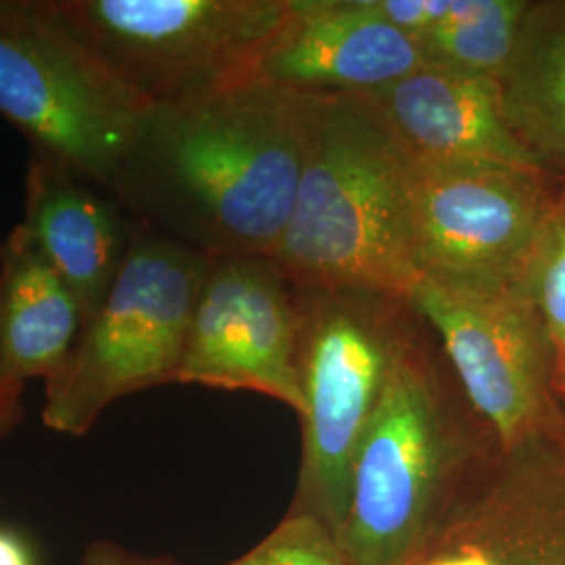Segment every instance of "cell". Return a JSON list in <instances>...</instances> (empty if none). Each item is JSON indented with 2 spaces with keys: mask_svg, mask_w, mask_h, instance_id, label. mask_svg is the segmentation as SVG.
Instances as JSON below:
<instances>
[{
  "mask_svg": "<svg viewBox=\"0 0 565 565\" xmlns=\"http://www.w3.org/2000/svg\"><path fill=\"white\" fill-rule=\"evenodd\" d=\"M149 109L63 20L57 0H0V116L34 153L111 193Z\"/></svg>",
  "mask_w": 565,
  "mask_h": 565,
  "instance_id": "5",
  "label": "cell"
},
{
  "mask_svg": "<svg viewBox=\"0 0 565 565\" xmlns=\"http://www.w3.org/2000/svg\"><path fill=\"white\" fill-rule=\"evenodd\" d=\"M81 303L23 224L2 242L0 364L15 382L51 380L81 338Z\"/></svg>",
  "mask_w": 565,
  "mask_h": 565,
  "instance_id": "15",
  "label": "cell"
},
{
  "mask_svg": "<svg viewBox=\"0 0 565 565\" xmlns=\"http://www.w3.org/2000/svg\"><path fill=\"white\" fill-rule=\"evenodd\" d=\"M404 565H565V434L494 446Z\"/></svg>",
  "mask_w": 565,
  "mask_h": 565,
  "instance_id": "11",
  "label": "cell"
},
{
  "mask_svg": "<svg viewBox=\"0 0 565 565\" xmlns=\"http://www.w3.org/2000/svg\"><path fill=\"white\" fill-rule=\"evenodd\" d=\"M296 103L302 170L270 263L296 289L408 302L424 268L401 145L364 97L296 95Z\"/></svg>",
  "mask_w": 565,
  "mask_h": 565,
  "instance_id": "2",
  "label": "cell"
},
{
  "mask_svg": "<svg viewBox=\"0 0 565 565\" xmlns=\"http://www.w3.org/2000/svg\"><path fill=\"white\" fill-rule=\"evenodd\" d=\"M23 226L81 303L88 323L109 296L137 221L70 168L34 153L25 177Z\"/></svg>",
  "mask_w": 565,
  "mask_h": 565,
  "instance_id": "14",
  "label": "cell"
},
{
  "mask_svg": "<svg viewBox=\"0 0 565 565\" xmlns=\"http://www.w3.org/2000/svg\"><path fill=\"white\" fill-rule=\"evenodd\" d=\"M23 384L7 375L0 364V438L11 434L23 419Z\"/></svg>",
  "mask_w": 565,
  "mask_h": 565,
  "instance_id": "21",
  "label": "cell"
},
{
  "mask_svg": "<svg viewBox=\"0 0 565 565\" xmlns=\"http://www.w3.org/2000/svg\"><path fill=\"white\" fill-rule=\"evenodd\" d=\"M373 9L406 36L422 41L452 11L455 0H371Z\"/></svg>",
  "mask_w": 565,
  "mask_h": 565,
  "instance_id": "20",
  "label": "cell"
},
{
  "mask_svg": "<svg viewBox=\"0 0 565 565\" xmlns=\"http://www.w3.org/2000/svg\"><path fill=\"white\" fill-rule=\"evenodd\" d=\"M499 84L513 135L545 174L565 184V0L530 2Z\"/></svg>",
  "mask_w": 565,
  "mask_h": 565,
  "instance_id": "16",
  "label": "cell"
},
{
  "mask_svg": "<svg viewBox=\"0 0 565 565\" xmlns=\"http://www.w3.org/2000/svg\"><path fill=\"white\" fill-rule=\"evenodd\" d=\"M406 162L424 275L524 281L565 184L505 163Z\"/></svg>",
  "mask_w": 565,
  "mask_h": 565,
  "instance_id": "9",
  "label": "cell"
},
{
  "mask_svg": "<svg viewBox=\"0 0 565 565\" xmlns=\"http://www.w3.org/2000/svg\"><path fill=\"white\" fill-rule=\"evenodd\" d=\"M300 170L296 95L247 78L151 107L111 195L135 221L212 260L270 258Z\"/></svg>",
  "mask_w": 565,
  "mask_h": 565,
  "instance_id": "1",
  "label": "cell"
},
{
  "mask_svg": "<svg viewBox=\"0 0 565 565\" xmlns=\"http://www.w3.org/2000/svg\"><path fill=\"white\" fill-rule=\"evenodd\" d=\"M300 303L270 258L212 260L179 380L247 390L303 413Z\"/></svg>",
  "mask_w": 565,
  "mask_h": 565,
  "instance_id": "10",
  "label": "cell"
},
{
  "mask_svg": "<svg viewBox=\"0 0 565 565\" xmlns=\"http://www.w3.org/2000/svg\"><path fill=\"white\" fill-rule=\"evenodd\" d=\"M0 264H2V243H0Z\"/></svg>",
  "mask_w": 565,
  "mask_h": 565,
  "instance_id": "25",
  "label": "cell"
},
{
  "mask_svg": "<svg viewBox=\"0 0 565 565\" xmlns=\"http://www.w3.org/2000/svg\"><path fill=\"white\" fill-rule=\"evenodd\" d=\"M497 446L452 371L408 321L359 446L338 543L356 565H404Z\"/></svg>",
  "mask_w": 565,
  "mask_h": 565,
  "instance_id": "3",
  "label": "cell"
},
{
  "mask_svg": "<svg viewBox=\"0 0 565 565\" xmlns=\"http://www.w3.org/2000/svg\"><path fill=\"white\" fill-rule=\"evenodd\" d=\"M361 97L411 158L541 170L509 126L494 76L424 65Z\"/></svg>",
  "mask_w": 565,
  "mask_h": 565,
  "instance_id": "13",
  "label": "cell"
},
{
  "mask_svg": "<svg viewBox=\"0 0 565 565\" xmlns=\"http://www.w3.org/2000/svg\"><path fill=\"white\" fill-rule=\"evenodd\" d=\"M296 296L302 323V463L289 511L321 520L338 536L354 459L413 308L366 291L296 289Z\"/></svg>",
  "mask_w": 565,
  "mask_h": 565,
  "instance_id": "6",
  "label": "cell"
},
{
  "mask_svg": "<svg viewBox=\"0 0 565 565\" xmlns=\"http://www.w3.org/2000/svg\"><path fill=\"white\" fill-rule=\"evenodd\" d=\"M553 385L557 398L565 403V342L553 350Z\"/></svg>",
  "mask_w": 565,
  "mask_h": 565,
  "instance_id": "24",
  "label": "cell"
},
{
  "mask_svg": "<svg viewBox=\"0 0 565 565\" xmlns=\"http://www.w3.org/2000/svg\"><path fill=\"white\" fill-rule=\"evenodd\" d=\"M530 0H455L445 23L419 42L425 65L499 78L513 57Z\"/></svg>",
  "mask_w": 565,
  "mask_h": 565,
  "instance_id": "17",
  "label": "cell"
},
{
  "mask_svg": "<svg viewBox=\"0 0 565 565\" xmlns=\"http://www.w3.org/2000/svg\"><path fill=\"white\" fill-rule=\"evenodd\" d=\"M81 565H172L163 559H147L126 551L124 546L114 543H95L88 546L82 555Z\"/></svg>",
  "mask_w": 565,
  "mask_h": 565,
  "instance_id": "22",
  "label": "cell"
},
{
  "mask_svg": "<svg viewBox=\"0 0 565 565\" xmlns=\"http://www.w3.org/2000/svg\"><path fill=\"white\" fill-rule=\"evenodd\" d=\"M82 42L149 107L247 81L289 0H57Z\"/></svg>",
  "mask_w": 565,
  "mask_h": 565,
  "instance_id": "8",
  "label": "cell"
},
{
  "mask_svg": "<svg viewBox=\"0 0 565 565\" xmlns=\"http://www.w3.org/2000/svg\"><path fill=\"white\" fill-rule=\"evenodd\" d=\"M0 565H34L28 543L18 532L0 527Z\"/></svg>",
  "mask_w": 565,
  "mask_h": 565,
  "instance_id": "23",
  "label": "cell"
},
{
  "mask_svg": "<svg viewBox=\"0 0 565 565\" xmlns=\"http://www.w3.org/2000/svg\"><path fill=\"white\" fill-rule=\"evenodd\" d=\"M424 65L419 42L371 0H289L247 78L291 95L361 97Z\"/></svg>",
  "mask_w": 565,
  "mask_h": 565,
  "instance_id": "12",
  "label": "cell"
},
{
  "mask_svg": "<svg viewBox=\"0 0 565 565\" xmlns=\"http://www.w3.org/2000/svg\"><path fill=\"white\" fill-rule=\"evenodd\" d=\"M524 281L555 350L565 342V191L532 254Z\"/></svg>",
  "mask_w": 565,
  "mask_h": 565,
  "instance_id": "19",
  "label": "cell"
},
{
  "mask_svg": "<svg viewBox=\"0 0 565 565\" xmlns=\"http://www.w3.org/2000/svg\"><path fill=\"white\" fill-rule=\"evenodd\" d=\"M210 266L195 247L137 221L109 296L44 382V425L84 436L116 401L177 382Z\"/></svg>",
  "mask_w": 565,
  "mask_h": 565,
  "instance_id": "4",
  "label": "cell"
},
{
  "mask_svg": "<svg viewBox=\"0 0 565 565\" xmlns=\"http://www.w3.org/2000/svg\"><path fill=\"white\" fill-rule=\"evenodd\" d=\"M408 303L438 335L465 401L503 452L565 434L553 345L525 281L427 273Z\"/></svg>",
  "mask_w": 565,
  "mask_h": 565,
  "instance_id": "7",
  "label": "cell"
},
{
  "mask_svg": "<svg viewBox=\"0 0 565 565\" xmlns=\"http://www.w3.org/2000/svg\"><path fill=\"white\" fill-rule=\"evenodd\" d=\"M228 565H356L338 536L306 513L289 511L264 541Z\"/></svg>",
  "mask_w": 565,
  "mask_h": 565,
  "instance_id": "18",
  "label": "cell"
}]
</instances>
